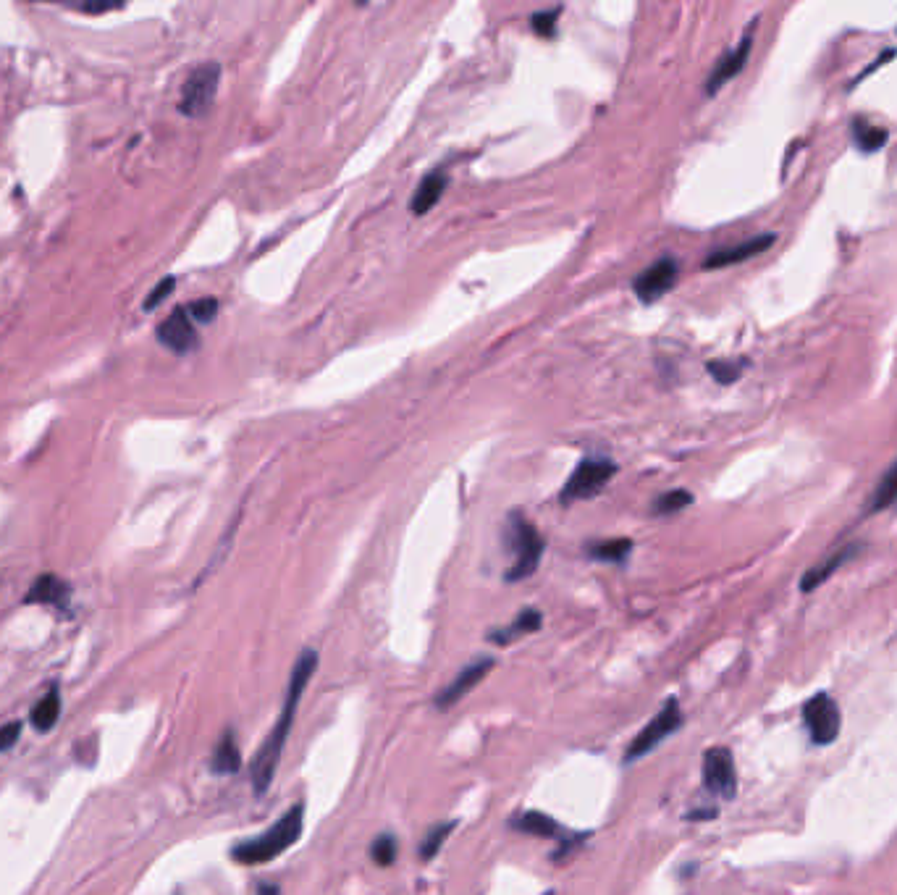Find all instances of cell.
Listing matches in <instances>:
<instances>
[{
    "label": "cell",
    "instance_id": "obj_7",
    "mask_svg": "<svg viewBox=\"0 0 897 895\" xmlns=\"http://www.w3.org/2000/svg\"><path fill=\"white\" fill-rule=\"evenodd\" d=\"M803 725L816 746H829L837 741L842 728V712L829 693H814L803 704Z\"/></svg>",
    "mask_w": 897,
    "mask_h": 895
},
{
    "label": "cell",
    "instance_id": "obj_3",
    "mask_svg": "<svg viewBox=\"0 0 897 895\" xmlns=\"http://www.w3.org/2000/svg\"><path fill=\"white\" fill-rule=\"evenodd\" d=\"M504 546L512 554V567L507 570V581H522L538 570L543 557V536L525 515L512 512L504 525Z\"/></svg>",
    "mask_w": 897,
    "mask_h": 895
},
{
    "label": "cell",
    "instance_id": "obj_34",
    "mask_svg": "<svg viewBox=\"0 0 897 895\" xmlns=\"http://www.w3.org/2000/svg\"><path fill=\"white\" fill-rule=\"evenodd\" d=\"M543 895H554V890H549V893H543Z\"/></svg>",
    "mask_w": 897,
    "mask_h": 895
},
{
    "label": "cell",
    "instance_id": "obj_18",
    "mask_svg": "<svg viewBox=\"0 0 897 895\" xmlns=\"http://www.w3.org/2000/svg\"><path fill=\"white\" fill-rule=\"evenodd\" d=\"M239 767H242V754H239L237 738H234V730H226L210 756V770L216 775H234L239 772Z\"/></svg>",
    "mask_w": 897,
    "mask_h": 895
},
{
    "label": "cell",
    "instance_id": "obj_1",
    "mask_svg": "<svg viewBox=\"0 0 897 895\" xmlns=\"http://www.w3.org/2000/svg\"><path fill=\"white\" fill-rule=\"evenodd\" d=\"M318 651L305 649L297 657L292 667V675H289V686H286L284 704H281V714L273 730L268 733V738L263 741L260 751L255 754L250 764L252 775V788H255V796H265V791L271 788L273 775H276V767H279V759L284 754V746L289 741V733H292L294 717H297V709L302 704V696L307 691V683L313 680L315 670H318Z\"/></svg>",
    "mask_w": 897,
    "mask_h": 895
},
{
    "label": "cell",
    "instance_id": "obj_30",
    "mask_svg": "<svg viewBox=\"0 0 897 895\" xmlns=\"http://www.w3.org/2000/svg\"><path fill=\"white\" fill-rule=\"evenodd\" d=\"M174 287H176V279L174 276H168V279H163L158 284V287L153 289V292H150V297H147L145 300V310H153V308H158L160 302L166 300L168 294L174 292Z\"/></svg>",
    "mask_w": 897,
    "mask_h": 895
},
{
    "label": "cell",
    "instance_id": "obj_12",
    "mask_svg": "<svg viewBox=\"0 0 897 895\" xmlns=\"http://www.w3.org/2000/svg\"><path fill=\"white\" fill-rule=\"evenodd\" d=\"M158 339L160 344H166L168 350L179 352H192L197 347V331L195 321L189 315L187 308H176L174 313L168 315L166 321L158 326Z\"/></svg>",
    "mask_w": 897,
    "mask_h": 895
},
{
    "label": "cell",
    "instance_id": "obj_9",
    "mask_svg": "<svg viewBox=\"0 0 897 895\" xmlns=\"http://www.w3.org/2000/svg\"><path fill=\"white\" fill-rule=\"evenodd\" d=\"M494 665H496L494 657H478L475 662H467V665L457 672V678H454L444 691L436 693V699H433L436 709L446 712V709H452L454 704H459L467 693L473 691V688H478L480 680L494 670Z\"/></svg>",
    "mask_w": 897,
    "mask_h": 895
},
{
    "label": "cell",
    "instance_id": "obj_28",
    "mask_svg": "<svg viewBox=\"0 0 897 895\" xmlns=\"http://www.w3.org/2000/svg\"><path fill=\"white\" fill-rule=\"evenodd\" d=\"M745 365H748L745 360H717V363H709V373L719 384H735Z\"/></svg>",
    "mask_w": 897,
    "mask_h": 895
},
{
    "label": "cell",
    "instance_id": "obj_33",
    "mask_svg": "<svg viewBox=\"0 0 897 895\" xmlns=\"http://www.w3.org/2000/svg\"><path fill=\"white\" fill-rule=\"evenodd\" d=\"M258 895H281V888L279 885H273V882H260Z\"/></svg>",
    "mask_w": 897,
    "mask_h": 895
},
{
    "label": "cell",
    "instance_id": "obj_23",
    "mask_svg": "<svg viewBox=\"0 0 897 895\" xmlns=\"http://www.w3.org/2000/svg\"><path fill=\"white\" fill-rule=\"evenodd\" d=\"M897 502V460L887 473L882 476V481L877 483V491L871 494L869 499V512L887 510L890 504Z\"/></svg>",
    "mask_w": 897,
    "mask_h": 895
},
{
    "label": "cell",
    "instance_id": "obj_13",
    "mask_svg": "<svg viewBox=\"0 0 897 895\" xmlns=\"http://www.w3.org/2000/svg\"><path fill=\"white\" fill-rule=\"evenodd\" d=\"M772 245H774V234H758V237L745 239V242H740V245L714 250L709 258L703 260V268L735 266V263H743V260L753 258V255H761V252L769 250Z\"/></svg>",
    "mask_w": 897,
    "mask_h": 895
},
{
    "label": "cell",
    "instance_id": "obj_24",
    "mask_svg": "<svg viewBox=\"0 0 897 895\" xmlns=\"http://www.w3.org/2000/svg\"><path fill=\"white\" fill-rule=\"evenodd\" d=\"M454 825H457V822H441V825H433L431 830L425 833L423 843H420V848H418L420 859H423V861L436 859V856H439V851H441V846H444V843H446V838L452 835Z\"/></svg>",
    "mask_w": 897,
    "mask_h": 895
},
{
    "label": "cell",
    "instance_id": "obj_21",
    "mask_svg": "<svg viewBox=\"0 0 897 895\" xmlns=\"http://www.w3.org/2000/svg\"><path fill=\"white\" fill-rule=\"evenodd\" d=\"M58 717H61V693H58V688H50V691L37 701V707L32 709L29 720H32V725H35L37 730L48 733V730L58 722Z\"/></svg>",
    "mask_w": 897,
    "mask_h": 895
},
{
    "label": "cell",
    "instance_id": "obj_25",
    "mask_svg": "<svg viewBox=\"0 0 897 895\" xmlns=\"http://www.w3.org/2000/svg\"><path fill=\"white\" fill-rule=\"evenodd\" d=\"M397 854H399L397 838L391 833H381L376 840H373V846H370V859L376 861L378 867H391V864L397 861Z\"/></svg>",
    "mask_w": 897,
    "mask_h": 895
},
{
    "label": "cell",
    "instance_id": "obj_31",
    "mask_svg": "<svg viewBox=\"0 0 897 895\" xmlns=\"http://www.w3.org/2000/svg\"><path fill=\"white\" fill-rule=\"evenodd\" d=\"M21 735V722H8L0 728V751H8L11 746H16Z\"/></svg>",
    "mask_w": 897,
    "mask_h": 895
},
{
    "label": "cell",
    "instance_id": "obj_16",
    "mask_svg": "<svg viewBox=\"0 0 897 895\" xmlns=\"http://www.w3.org/2000/svg\"><path fill=\"white\" fill-rule=\"evenodd\" d=\"M541 625H543L541 612H538L536 607H528V609H522L520 615H517L509 625H504V628L488 630V641H494L496 646L515 644L517 638L530 636V633H538V630H541Z\"/></svg>",
    "mask_w": 897,
    "mask_h": 895
},
{
    "label": "cell",
    "instance_id": "obj_10",
    "mask_svg": "<svg viewBox=\"0 0 897 895\" xmlns=\"http://www.w3.org/2000/svg\"><path fill=\"white\" fill-rule=\"evenodd\" d=\"M677 276H680L677 260L675 258H659L656 263H651L646 271H640L638 279L633 281L635 297L643 302H656L659 297H664L669 289L675 287Z\"/></svg>",
    "mask_w": 897,
    "mask_h": 895
},
{
    "label": "cell",
    "instance_id": "obj_19",
    "mask_svg": "<svg viewBox=\"0 0 897 895\" xmlns=\"http://www.w3.org/2000/svg\"><path fill=\"white\" fill-rule=\"evenodd\" d=\"M509 827H515L517 833L536 835V838H562V825L541 812L520 814L509 822Z\"/></svg>",
    "mask_w": 897,
    "mask_h": 895
},
{
    "label": "cell",
    "instance_id": "obj_22",
    "mask_svg": "<svg viewBox=\"0 0 897 895\" xmlns=\"http://www.w3.org/2000/svg\"><path fill=\"white\" fill-rule=\"evenodd\" d=\"M630 552H633V541L630 539H606L588 544V554H591L593 560L612 562V565L625 562L630 557Z\"/></svg>",
    "mask_w": 897,
    "mask_h": 895
},
{
    "label": "cell",
    "instance_id": "obj_4",
    "mask_svg": "<svg viewBox=\"0 0 897 895\" xmlns=\"http://www.w3.org/2000/svg\"><path fill=\"white\" fill-rule=\"evenodd\" d=\"M218 84H221V63H200L181 87L179 111L189 119H202L216 100Z\"/></svg>",
    "mask_w": 897,
    "mask_h": 895
},
{
    "label": "cell",
    "instance_id": "obj_15",
    "mask_svg": "<svg viewBox=\"0 0 897 895\" xmlns=\"http://www.w3.org/2000/svg\"><path fill=\"white\" fill-rule=\"evenodd\" d=\"M446 184H449V176H446L444 168H436V171H431V174H425L423 179H420L418 189H415V195H412V203H410L412 213H415V216H425V213H431V210L436 208V203H439L441 197H444Z\"/></svg>",
    "mask_w": 897,
    "mask_h": 895
},
{
    "label": "cell",
    "instance_id": "obj_14",
    "mask_svg": "<svg viewBox=\"0 0 897 895\" xmlns=\"http://www.w3.org/2000/svg\"><path fill=\"white\" fill-rule=\"evenodd\" d=\"M858 552H861V544L840 546L837 552L829 554L827 560L819 562V565H814L806 575H803V581H800V591H803V594H811V591H814V588H819L821 583H827L829 578H832V575H835L837 570L845 565V562L853 560Z\"/></svg>",
    "mask_w": 897,
    "mask_h": 895
},
{
    "label": "cell",
    "instance_id": "obj_32",
    "mask_svg": "<svg viewBox=\"0 0 897 895\" xmlns=\"http://www.w3.org/2000/svg\"><path fill=\"white\" fill-rule=\"evenodd\" d=\"M79 14H90V16H98V14H108V11H119L121 3H82V6H74Z\"/></svg>",
    "mask_w": 897,
    "mask_h": 895
},
{
    "label": "cell",
    "instance_id": "obj_27",
    "mask_svg": "<svg viewBox=\"0 0 897 895\" xmlns=\"http://www.w3.org/2000/svg\"><path fill=\"white\" fill-rule=\"evenodd\" d=\"M559 14H562V8H549V11H538V14L530 16V29H533V32H536L538 37H543V40H551V37L557 35Z\"/></svg>",
    "mask_w": 897,
    "mask_h": 895
},
{
    "label": "cell",
    "instance_id": "obj_26",
    "mask_svg": "<svg viewBox=\"0 0 897 895\" xmlns=\"http://www.w3.org/2000/svg\"><path fill=\"white\" fill-rule=\"evenodd\" d=\"M688 504H693V494L685 489H672L667 494H661L654 502V515H675V512L685 510Z\"/></svg>",
    "mask_w": 897,
    "mask_h": 895
},
{
    "label": "cell",
    "instance_id": "obj_11",
    "mask_svg": "<svg viewBox=\"0 0 897 895\" xmlns=\"http://www.w3.org/2000/svg\"><path fill=\"white\" fill-rule=\"evenodd\" d=\"M753 32H756V24H751V27H748V32H745L743 40H740L735 48L727 50V53L719 58L717 66H714V71H711L709 79H706V95H717L724 84L730 82L732 77H738L740 71H743L745 61H748V56H751Z\"/></svg>",
    "mask_w": 897,
    "mask_h": 895
},
{
    "label": "cell",
    "instance_id": "obj_8",
    "mask_svg": "<svg viewBox=\"0 0 897 895\" xmlns=\"http://www.w3.org/2000/svg\"><path fill=\"white\" fill-rule=\"evenodd\" d=\"M703 788L711 796L735 798L738 793V770H735V756L724 746H714L703 754Z\"/></svg>",
    "mask_w": 897,
    "mask_h": 895
},
{
    "label": "cell",
    "instance_id": "obj_17",
    "mask_svg": "<svg viewBox=\"0 0 897 895\" xmlns=\"http://www.w3.org/2000/svg\"><path fill=\"white\" fill-rule=\"evenodd\" d=\"M69 596H71V588L69 583L61 581L58 575H40L32 588H29V594L24 602L27 604H45V607H66L69 604Z\"/></svg>",
    "mask_w": 897,
    "mask_h": 895
},
{
    "label": "cell",
    "instance_id": "obj_20",
    "mask_svg": "<svg viewBox=\"0 0 897 895\" xmlns=\"http://www.w3.org/2000/svg\"><path fill=\"white\" fill-rule=\"evenodd\" d=\"M850 137H853V145H856L861 153H877V150H882V147L887 145L890 132H887L884 126L856 119L853 126H850Z\"/></svg>",
    "mask_w": 897,
    "mask_h": 895
},
{
    "label": "cell",
    "instance_id": "obj_29",
    "mask_svg": "<svg viewBox=\"0 0 897 895\" xmlns=\"http://www.w3.org/2000/svg\"><path fill=\"white\" fill-rule=\"evenodd\" d=\"M187 310L195 323H210L218 313V300H213V297H205V300H197V302H192V305H187Z\"/></svg>",
    "mask_w": 897,
    "mask_h": 895
},
{
    "label": "cell",
    "instance_id": "obj_5",
    "mask_svg": "<svg viewBox=\"0 0 897 895\" xmlns=\"http://www.w3.org/2000/svg\"><path fill=\"white\" fill-rule=\"evenodd\" d=\"M614 473H617V465L612 460H606V457H585L578 468L572 470L567 483H564L562 502L572 504L593 499L606 489V483L612 481Z\"/></svg>",
    "mask_w": 897,
    "mask_h": 895
},
{
    "label": "cell",
    "instance_id": "obj_2",
    "mask_svg": "<svg viewBox=\"0 0 897 895\" xmlns=\"http://www.w3.org/2000/svg\"><path fill=\"white\" fill-rule=\"evenodd\" d=\"M302 830H305V806L294 804L289 812L281 819H276L263 835H255V838H247L242 843L231 848V859L239 861V864H247V867H255V864H268L276 856L286 854L289 848L302 838Z\"/></svg>",
    "mask_w": 897,
    "mask_h": 895
},
{
    "label": "cell",
    "instance_id": "obj_6",
    "mask_svg": "<svg viewBox=\"0 0 897 895\" xmlns=\"http://www.w3.org/2000/svg\"><path fill=\"white\" fill-rule=\"evenodd\" d=\"M682 709H680V701L677 699H667V704L661 707V712L656 714L654 720L648 722L646 728L640 730L638 735L633 738V743L627 746V754H625V762H635V759H643L646 754H651L654 749H659L661 743L667 741L669 735H675L677 730L682 728Z\"/></svg>",
    "mask_w": 897,
    "mask_h": 895
}]
</instances>
